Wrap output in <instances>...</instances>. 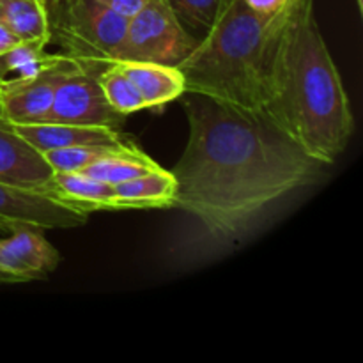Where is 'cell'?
Returning <instances> with one entry per match:
<instances>
[{
	"instance_id": "obj_1",
	"label": "cell",
	"mask_w": 363,
	"mask_h": 363,
	"mask_svg": "<svg viewBox=\"0 0 363 363\" xmlns=\"http://www.w3.org/2000/svg\"><path fill=\"white\" fill-rule=\"evenodd\" d=\"M188 142L172 174L174 208L218 240H236L275 202L319 179L312 158L264 112L184 92Z\"/></svg>"
},
{
	"instance_id": "obj_2",
	"label": "cell",
	"mask_w": 363,
	"mask_h": 363,
	"mask_svg": "<svg viewBox=\"0 0 363 363\" xmlns=\"http://www.w3.org/2000/svg\"><path fill=\"white\" fill-rule=\"evenodd\" d=\"M262 112L325 165H332L353 137L350 96L319 28L314 0H294Z\"/></svg>"
},
{
	"instance_id": "obj_3",
	"label": "cell",
	"mask_w": 363,
	"mask_h": 363,
	"mask_svg": "<svg viewBox=\"0 0 363 363\" xmlns=\"http://www.w3.org/2000/svg\"><path fill=\"white\" fill-rule=\"evenodd\" d=\"M294 0L273 14L252 11L243 0H225L215 21L177 64L186 92L262 112L273 62Z\"/></svg>"
},
{
	"instance_id": "obj_4",
	"label": "cell",
	"mask_w": 363,
	"mask_h": 363,
	"mask_svg": "<svg viewBox=\"0 0 363 363\" xmlns=\"http://www.w3.org/2000/svg\"><path fill=\"white\" fill-rule=\"evenodd\" d=\"M197 45L167 0H145L144 6L128 18V27L110 62L140 60L177 66Z\"/></svg>"
},
{
	"instance_id": "obj_5",
	"label": "cell",
	"mask_w": 363,
	"mask_h": 363,
	"mask_svg": "<svg viewBox=\"0 0 363 363\" xmlns=\"http://www.w3.org/2000/svg\"><path fill=\"white\" fill-rule=\"evenodd\" d=\"M128 27V18L98 0H69L52 41L64 46V53L80 66L101 71L110 53L117 48Z\"/></svg>"
},
{
	"instance_id": "obj_6",
	"label": "cell",
	"mask_w": 363,
	"mask_h": 363,
	"mask_svg": "<svg viewBox=\"0 0 363 363\" xmlns=\"http://www.w3.org/2000/svg\"><path fill=\"white\" fill-rule=\"evenodd\" d=\"M123 119L124 116L117 113L106 101L98 80V71L80 66L78 62L57 85L46 121L117 128Z\"/></svg>"
},
{
	"instance_id": "obj_7",
	"label": "cell",
	"mask_w": 363,
	"mask_h": 363,
	"mask_svg": "<svg viewBox=\"0 0 363 363\" xmlns=\"http://www.w3.org/2000/svg\"><path fill=\"white\" fill-rule=\"evenodd\" d=\"M78 64L66 53H55L52 62L25 80L0 84V112L11 124L45 123L59 82Z\"/></svg>"
},
{
	"instance_id": "obj_8",
	"label": "cell",
	"mask_w": 363,
	"mask_h": 363,
	"mask_svg": "<svg viewBox=\"0 0 363 363\" xmlns=\"http://www.w3.org/2000/svg\"><path fill=\"white\" fill-rule=\"evenodd\" d=\"M89 213L45 194L0 181V223L23 222L41 229H73L87 222Z\"/></svg>"
},
{
	"instance_id": "obj_9",
	"label": "cell",
	"mask_w": 363,
	"mask_h": 363,
	"mask_svg": "<svg viewBox=\"0 0 363 363\" xmlns=\"http://www.w3.org/2000/svg\"><path fill=\"white\" fill-rule=\"evenodd\" d=\"M11 236L0 240V268L16 277L20 282H30L48 277L60 262L57 248L43 236L41 227L23 222H4Z\"/></svg>"
},
{
	"instance_id": "obj_10",
	"label": "cell",
	"mask_w": 363,
	"mask_h": 363,
	"mask_svg": "<svg viewBox=\"0 0 363 363\" xmlns=\"http://www.w3.org/2000/svg\"><path fill=\"white\" fill-rule=\"evenodd\" d=\"M53 170L0 112V181L48 194Z\"/></svg>"
},
{
	"instance_id": "obj_11",
	"label": "cell",
	"mask_w": 363,
	"mask_h": 363,
	"mask_svg": "<svg viewBox=\"0 0 363 363\" xmlns=\"http://www.w3.org/2000/svg\"><path fill=\"white\" fill-rule=\"evenodd\" d=\"M18 133L39 152L52 149L77 147V145H126L123 135L112 126H89L71 123L14 124Z\"/></svg>"
},
{
	"instance_id": "obj_12",
	"label": "cell",
	"mask_w": 363,
	"mask_h": 363,
	"mask_svg": "<svg viewBox=\"0 0 363 363\" xmlns=\"http://www.w3.org/2000/svg\"><path fill=\"white\" fill-rule=\"evenodd\" d=\"M116 64L135 84L147 108H158L186 92L184 77L177 66L140 60H117Z\"/></svg>"
},
{
	"instance_id": "obj_13",
	"label": "cell",
	"mask_w": 363,
	"mask_h": 363,
	"mask_svg": "<svg viewBox=\"0 0 363 363\" xmlns=\"http://www.w3.org/2000/svg\"><path fill=\"white\" fill-rule=\"evenodd\" d=\"M119 209H163L174 208L177 181L172 170L162 167L149 170L113 186Z\"/></svg>"
},
{
	"instance_id": "obj_14",
	"label": "cell",
	"mask_w": 363,
	"mask_h": 363,
	"mask_svg": "<svg viewBox=\"0 0 363 363\" xmlns=\"http://www.w3.org/2000/svg\"><path fill=\"white\" fill-rule=\"evenodd\" d=\"M48 194L85 213L119 209L112 184L94 179L84 172L53 174Z\"/></svg>"
},
{
	"instance_id": "obj_15",
	"label": "cell",
	"mask_w": 363,
	"mask_h": 363,
	"mask_svg": "<svg viewBox=\"0 0 363 363\" xmlns=\"http://www.w3.org/2000/svg\"><path fill=\"white\" fill-rule=\"evenodd\" d=\"M50 39H21L0 53V84L25 80L45 69L55 53H46Z\"/></svg>"
},
{
	"instance_id": "obj_16",
	"label": "cell",
	"mask_w": 363,
	"mask_h": 363,
	"mask_svg": "<svg viewBox=\"0 0 363 363\" xmlns=\"http://www.w3.org/2000/svg\"><path fill=\"white\" fill-rule=\"evenodd\" d=\"M160 167L151 156L142 152L137 145H131L126 151L116 152V155H108L105 158L96 160L94 163L84 169L82 172L87 176L94 177V179L105 181V183L116 184L130 181L133 177L142 176V174L149 172V170Z\"/></svg>"
},
{
	"instance_id": "obj_17",
	"label": "cell",
	"mask_w": 363,
	"mask_h": 363,
	"mask_svg": "<svg viewBox=\"0 0 363 363\" xmlns=\"http://www.w3.org/2000/svg\"><path fill=\"white\" fill-rule=\"evenodd\" d=\"M0 23L20 39H50L48 18L38 0H0Z\"/></svg>"
},
{
	"instance_id": "obj_18",
	"label": "cell",
	"mask_w": 363,
	"mask_h": 363,
	"mask_svg": "<svg viewBox=\"0 0 363 363\" xmlns=\"http://www.w3.org/2000/svg\"><path fill=\"white\" fill-rule=\"evenodd\" d=\"M98 80L106 101L121 116L126 117L130 113L147 108L144 98L140 96L138 89L135 87L133 82L116 64H106L98 73Z\"/></svg>"
},
{
	"instance_id": "obj_19",
	"label": "cell",
	"mask_w": 363,
	"mask_h": 363,
	"mask_svg": "<svg viewBox=\"0 0 363 363\" xmlns=\"http://www.w3.org/2000/svg\"><path fill=\"white\" fill-rule=\"evenodd\" d=\"M131 145L133 144L119 145V147H116V145H77V147L52 149V151H45L41 155L50 165V169L53 170V174L82 172L96 160L126 151Z\"/></svg>"
},
{
	"instance_id": "obj_20",
	"label": "cell",
	"mask_w": 363,
	"mask_h": 363,
	"mask_svg": "<svg viewBox=\"0 0 363 363\" xmlns=\"http://www.w3.org/2000/svg\"><path fill=\"white\" fill-rule=\"evenodd\" d=\"M183 25L208 30L225 0H167Z\"/></svg>"
},
{
	"instance_id": "obj_21",
	"label": "cell",
	"mask_w": 363,
	"mask_h": 363,
	"mask_svg": "<svg viewBox=\"0 0 363 363\" xmlns=\"http://www.w3.org/2000/svg\"><path fill=\"white\" fill-rule=\"evenodd\" d=\"M38 2L41 4V7L46 13V18H48L50 32H53L59 27L60 21H62L69 0H38Z\"/></svg>"
},
{
	"instance_id": "obj_22",
	"label": "cell",
	"mask_w": 363,
	"mask_h": 363,
	"mask_svg": "<svg viewBox=\"0 0 363 363\" xmlns=\"http://www.w3.org/2000/svg\"><path fill=\"white\" fill-rule=\"evenodd\" d=\"M98 2L110 7V9H113L116 13L123 14V16L130 18L144 6L145 0H98Z\"/></svg>"
},
{
	"instance_id": "obj_23",
	"label": "cell",
	"mask_w": 363,
	"mask_h": 363,
	"mask_svg": "<svg viewBox=\"0 0 363 363\" xmlns=\"http://www.w3.org/2000/svg\"><path fill=\"white\" fill-rule=\"evenodd\" d=\"M252 11L261 14H273L286 6L287 0H243Z\"/></svg>"
},
{
	"instance_id": "obj_24",
	"label": "cell",
	"mask_w": 363,
	"mask_h": 363,
	"mask_svg": "<svg viewBox=\"0 0 363 363\" xmlns=\"http://www.w3.org/2000/svg\"><path fill=\"white\" fill-rule=\"evenodd\" d=\"M18 41H21V39L18 38L14 32H11L6 25L0 23V53L6 52V50H9L11 46L16 45Z\"/></svg>"
},
{
	"instance_id": "obj_25",
	"label": "cell",
	"mask_w": 363,
	"mask_h": 363,
	"mask_svg": "<svg viewBox=\"0 0 363 363\" xmlns=\"http://www.w3.org/2000/svg\"><path fill=\"white\" fill-rule=\"evenodd\" d=\"M16 282H20L16 277L11 275L9 272H6V269L0 268V284H16Z\"/></svg>"
},
{
	"instance_id": "obj_26",
	"label": "cell",
	"mask_w": 363,
	"mask_h": 363,
	"mask_svg": "<svg viewBox=\"0 0 363 363\" xmlns=\"http://www.w3.org/2000/svg\"><path fill=\"white\" fill-rule=\"evenodd\" d=\"M357 6H358V9H360V13L363 11V0H357Z\"/></svg>"
}]
</instances>
